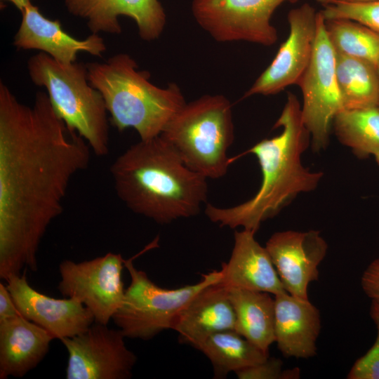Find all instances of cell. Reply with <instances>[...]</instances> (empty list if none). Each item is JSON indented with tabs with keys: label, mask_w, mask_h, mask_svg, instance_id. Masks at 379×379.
I'll return each mask as SVG.
<instances>
[{
	"label": "cell",
	"mask_w": 379,
	"mask_h": 379,
	"mask_svg": "<svg viewBox=\"0 0 379 379\" xmlns=\"http://www.w3.org/2000/svg\"><path fill=\"white\" fill-rule=\"evenodd\" d=\"M86 65L88 81L102 95L114 126L120 132L134 128L142 140L159 135L186 103L176 84L154 85L149 72L139 70L126 53Z\"/></svg>",
	"instance_id": "obj_4"
},
{
	"label": "cell",
	"mask_w": 379,
	"mask_h": 379,
	"mask_svg": "<svg viewBox=\"0 0 379 379\" xmlns=\"http://www.w3.org/2000/svg\"><path fill=\"white\" fill-rule=\"evenodd\" d=\"M91 147L70 131L47 93L32 107L0 82V277L37 270L49 225L63 210L72 177L86 170Z\"/></svg>",
	"instance_id": "obj_1"
},
{
	"label": "cell",
	"mask_w": 379,
	"mask_h": 379,
	"mask_svg": "<svg viewBox=\"0 0 379 379\" xmlns=\"http://www.w3.org/2000/svg\"><path fill=\"white\" fill-rule=\"evenodd\" d=\"M133 258L124 260L131 283L123 303L112 319L125 338L149 340L166 329H171L181 310L205 286L219 281L221 271L203 274L192 285L168 289L160 287L147 274L137 270Z\"/></svg>",
	"instance_id": "obj_7"
},
{
	"label": "cell",
	"mask_w": 379,
	"mask_h": 379,
	"mask_svg": "<svg viewBox=\"0 0 379 379\" xmlns=\"http://www.w3.org/2000/svg\"><path fill=\"white\" fill-rule=\"evenodd\" d=\"M370 315L373 320L377 335L372 347L352 365L348 379H379V310L371 305Z\"/></svg>",
	"instance_id": "obj_27"
},
{
	"label": "cell",
	"mask_w": 379,
	"mask_h": 379,
	"mask_svg": "<svg viewBox=\"0 0 379 379\" xmlns=\"http://www.w3.org/2000/svg\"><path fill=\"white\" fill-rule=\"evenodd\" d=\"M274 343L285 357L309 359L317 354L319 310L309 300L284 292L274 295Z\"/></svg>",
	"instance_id": "obj_19"
},
{
	"label": "cell",
	"mask_w": 379,
	"mask_h": 379,
	"mask_svg": "<svg viewBox=\"0 0 379 379\" xmlns=\"http://www.w3.org/2000/svg\"><path fill=\"white\" fill-rule=\"evenodd\" d=\"M376 67H377V71H378V77H379V62H378L377 65H376ZM378 107L379 108V102H378Z\"/></svg>",
	"instance_id": "obj_34"
},
{
	"label": "cell",
	"mask_w": 379,
	"mask_h": 379,
	"mask_svg": "<svg viewBox=\"0 0 379 379\" xmlns=\"http://www.w3.org/2000/svg\"><path fill=\"white\" fill-rule=\"evenodd\" d=\"M281 133L265 138L241 154H253L260 164L262 182L248 201L228 207L207 204L205 214L220 227L256 232L261 223L277 215L301 193L314 191L321 180V171L313 172L302 165L301 156L311 142L305 126L299 100L287 94L282 112L274 126Z\"/></svg>",
	"instance_id": "obj_2"
},
{
	"label": "cell",
	"mask_w": 379,
	"mask_h": 379,
	"mask_svg": "<svg viewBox=\"0 0 379 379\" xmlns=\"http://www.w3.org/2000/svg\"><path fill=\"white\" fill-rule=\"evenodd\" d=\"M335 73L343 110L378 106L379 77L375 65L335 53Z\"/></svg>",
	"instance_id": "obj_22"
},
{
	"label": "cell",
	"mask_w": 379,
	"mask_h": 379,
	"mask_svg": "<svg viewBox=\"0 0 379 379\" xmlns=\"http://www.w3.org/2000/svg\"><path fill=\"white\" fill-rule=\"evenodd\" d=\"M298 86L303 100L302 119L310 134L312 151L319 152L328 147L333 119L344 109L336 78L335 52L321 12L312 59Z\"/></svg>",
	"instance_id": "obj_8"
},
{
	"label": "cell",
	"mask_w": 379,
	"mask_h": 379,
	"mask_svg": "<svg viewBox=\"0 0 379 379\" xmlns=\"http://www.w3.org/2000/svg\"><path fill=\"white\" fill-rule=\"evenodd\" d=\"M328 38L335 53L379 62V33L358 22L344 18L325 20Z\"/></svg>",
	"instance_id": "obj_25"
},
{
	"label": "cell",
	"mask_w": 379,
	"mask_h": 379,
	"mask_svg": "<svg viewBox=\"0 0 379 379\" xmlns=\"http://www.w3.org/2000/svg\"><path fill=\"white\" fill-rule=\"evenodd\" d=\"M332 128L343 145L359 159L373 157L379 166V108L343 110L333 119Z\"/></svg>",
	"instance_id": "obj_24"
},
{
	"label": "cell",
	"mask_w": 379,
	"mask_h": 379,
	"mask_svg": "<svg viewBox=\"0 0 379 379\" xmlns=\"http://www.w3.org/2000/svg\"><path fill=\"white\" fill-rule=\"evenodd\" d=\"M320 12L325 20L349 19L379 33V0L361 4L327 6Z\"/></svg>",
	"instance_id": "obj_26"
},
{
	"label": "cell",
	"mask_w": 379,
	"mask_h": 379,
	"mask_svg": "<svg viewBox=\"0 0 379 379\" xmlns=\"http://www.w3.org/2000/svg\"><path fill=\"white\" fill-rule=\"evenodd\" d=\"M265 248L286 291L309 299L308 286L318 280L319 266L328 251L321 232H277L267 240Z\"/></svg>",
	"instance_id": "obj_13"
},
{
	"label": "cell",
	"mask_w": 379,
	"mask_h": 379,
	"mask_svg": "<svg viewBox=\"0 0 379 379\" xmlns=\"http://www.w3.org/2000/svg\"><path fill=\"white\" fill-rule=\"evenodd\" d=\"M235 317V331L269 353L274 343V298L269 293L227 288Z\"/></svg>",
	"instance_id": "obj_21"
},
{
	"label": "cell",
	"mask_w": 379,
	"mask_h": 379,
	"mask_svg": "<svg viewBox=\"0 0 379 379\" xmlns=\"http://www.w3.org/2000/svg\"><path fill=\"white\" fill-rule=\"evenodd\" d=\"M299 0H192L199 25L218 42L246 41L270 46L278 39L271 23L277 8Z\"/></svg>",
	"instance_id": "obj_9"
},
{
	"label": "cell",
	"mask_w": 379,
	"mask_h": 379,
	"mask_svg": "<svg viewBox=\"0 0 379 379\" xmlns=\"http://www.w3.org/2000/svg\"><path fill=\"white\" fill-rule=\"evenodd\" d=\"M53 339L21 314L0 321V378L23 377L43 360Z\"/></svg>",
	"instance_id": "obj_20"
},
{
	"label": "cell",
	"mask_w": 379,
	"mask_h": 379,
	"mask_svg": "<svg viewBox=\"0 0 379 379\" xmlns=\"http://www.w3.org/2000/svg\"><path fill=\"white\" fill-rule=\"evenodd\" d=\"M255 232L235 231L230 258L222 264L221 281L227 288L266 292L274 295L286 292L265 248Z\"/></svg>",
	"instance_id": "obj_18"
},
{
	"label": "cell",
	"mask_w": 379,
	"mask_h": 379,
	"mask_svg": "<svg viewBox=\"0 0 379 379\" xmlns=\"http://www.w3.org/2000/svg\"><path fill=\"white\" fill-rule=\"evenodd\" d=\"M361 284L365 294L372 301L379 302V258L373 260L366 268Z\"/></svg>",
	"instance_id": "obj_29"
},
{
	"label": "cell",
	"mask_w": 379,
	"mask_h": 379,
	"mask_svg": "<svg viewBox=\"0 0 379 379\" xmlns=\"http://www.w3.org/2000/svg\"><path fill=\"white\" fill-rule=\"evenodd\" d=\"M319 4H321L324 6H331V5H337V4H361L367 3L376 0H316Z\"/></svg>",
	"instance_id": "obj_31"
},
{
	"label": "cell",
	"mask_w": 379,
	"mask_h": 379,
	"mask_svg": "<svg viewBox=\"0 0 379 379\" xmlns=\"http://www.w3.org/2000/svg\"><path fill=\"white\" fill-rule=\"evenodd\" d=\"M21 13L22 21L13 39V45L18 49L39 50L65 65L75 62L80 52L100 57L107 49L98 34L77 39L62 29L60 20L46 18L32 4Z\"/></svg>",
	"instance_id": "obj_16"
},
{
	"label": "cell",
	"mask_w": 379,
	"mask_h": 379,
	"mask_svg": "<svg viewBox=\"0 0 379 379\" xmlns=\"http://www.w3.org/2000/svg\"><path fill=\"white\" fill-rule=\"evenodd\" d=\"M120 330L94 322L87 330L60 340L68 352L67 379H128L137 361Z\"/></svg>",
	"instance_id": "obj_11"
},
{
	"label": "cell",
	"mask_w": 379,
	"mask_h": 379,
	"mask_svg": "<svg viewBox=\"0 0 379 379\" xmlns=\"http://www.w3.org/2000/svg\"><path fill=\"white\" fill-rule=\"evenodd\" d=\"M124 260L121 254L111 252L79 262L65 260L59 265L58 289L65 298L79 300L95 322L107 325L124 301Z\"/></svg>",
	"instance_id": "obj_10"
},
{
	"label": "cell",
	"mask_w": 379,
	"mask_h": 379,
	"mask_svg": "<svg viewBox=\"0 0 379 379\" xmlns=\"http://www.w3.org/2000/svg\"><path fill=\"white\" fill-rule=\"evenodd\" d=\"M283 362L278 358L270 357L262 362L235 372L239 379H293L298 378V368L283 370Z\"/></svg>",
	"instance_id": "obj_28"
},
{
	"label": "cell",
	"mask_w": 379,
	"mask_h": 379,
	"mask_svg": "<svg viewBox=\"0 0 379 379\" xmlns=\"http://www.w3.org/2000/svg\"><path fill=\"white\" fill-rule=\"evenodd\" d=\"M32 81L44 87L51 103L70 131L77 133L98 157L109 152L107 108L101 93L87 78L86 65L60 64L39 53L27 62Z\"/></svg>",
	"instance_id": "obj_6"
},
{
	"label": "cell",
	"mask_w": 379,
	"mask_h": 379,
	"mask_svg": "<svg viewBox=\"0 0 379 379\" xmlns=\"http://www.w3.org/2000/svg\"><path fill=\"white\" fill-rule=\"evenodd\" d=\"M211 361L215 378H225L230 372L253 366L269 357L263 351L235 330L212 334L197 348Z\"/></svg>",
	"instance_id": "obj_23"
},
{
	"label": "cell",
	"mask_w": 379,
	"mask_h": 379,
	"mask_svg": "<svg viewBox=\"0 0 379 379\" xmlns=\"http://www.w3.org/2000/svg\"><path fill=\"white\" fill-rule=\"evenodd\" d=\"M235 313L228 289L221 279L205 286L181 310L171 329L182 343L197 348L208 337L225 330H235Z\"/></svg>",
	"instance_id": "obj_17"
},
{
	"label": "cell",
	"mask_w": 379,
	"mask_h": 379,
	"mask_svg": "<svg viewBox=\"0 0 379 379\" xmlns=\"http://www.w3.org/2000/svg\"><path fill=\"white\" fill-rule=\"evenodd\" d=\"M20 314L7 286L0 283V321Z\"/></svg>",
	"instance_id": "obj_30"
},
{
	"label": "cell",
	"mask_w": 379,
	"mask_h": 379,
	"mask_svg": "<svg viewBox=\"0 0 379 379\" xmlns=\"http://www.w3.org/2000/svg\"><path fill=\"white\" fill-rule=\"evenodd\" d=\"M318 18L319 12L308 3L288 12L287 39L242 98L254 95H275L291 85H298L312 59Z\"/></svg>",
	"instance_id": "obj_12"
},
{
	"label": "cell",
	"mask_w": 379,
	"mask_h": 379,
	"mask_svg": "<svg viewBox=\"0 0 379 379\" xmlns=\"http://www.w3.org/2000/svg\"><path fill=\"white\" fill-rule=\"evenodd\" d=\"M12 3L20 12L29 4L32 0H3Z\"/></svg>",
	"instance_id": "obj_32"
},
{
	"label": "cell",
	"mask_w": 379,
	"mask_h": 379,
	"mask_svg": "<svg viewBox=\"0 0 379 379\" xmlns=\"http://www.w3.org/2000/svg\"><path fill=\"white\" fill-rule=\"evenodd\" d=\"M160 135L190 170L206 179L220 178L231 164L232 105L222 95H204L186 102Z\"/></svg>",
	"instance_id": "obj_5"
},
{
	"label": "cell",
	"mask_w": 379,
	"mask_h": 379,
	"mask_svg": "<svg viewBox=\"0 0 379 379\" xmlns=\"http://www.w3.org/2000/svg\"><path fill=\"white\" fill-rule=\"evenodd\" d=\"M70 14L86 20L92 33L119 34V17L133 20L140 37L147 41L158 39L164 31L166 15L159 0H64Z\"/></svg>",
	"instance_id": "obj_15"
},
{
	"label": "cell",
	"mask_w": 379,
	"mask_h": 379,
	"mask_svg": "<svg viewBox=\"0 0 379 379\" xmlns=\"http://www.w3.org/2000/svg\"><path fill=\"white\" fill-rule=\"evenodd\" d=\"M26 270L6 279L7 288L21 315L59 340L81 333L95 322L92 312L79 300L57 299L34 289L27 281Z\"/></svg>",
	"instance_id": "obj_14"
},
{
	"label": "cell",
	"mask_w": 379,
	"mask_h": 379,
	"mask_svg": "<svg viewBox=\"0 0 379 379\" xmlns=\"http://www.w3.org/2000/svg\"><path fill=\"white\" fill-rule=\"evenodd\" d=\"M109 171L126 206L158 224L195 216L207 201L206 178L187 168L161 135L131 145Z\"/></svg>",
	"instance_id": "obj_3"
},
{
	"label": "cell",
	"mask_w": 379,
	"mask_h": 379,
	"mask_svg": "<svg viewBox=\"0 0 379 379\" xmlns=\"http://www.w3.org/2000/svg\"><path fill=\"white\" fill-rule=\"evenodd\" d=\"M371 305H373L374 307H375L379 310V302L372 301Z\"/></svg>",
	"instance_id": "obj_33"
}]
</instances>
